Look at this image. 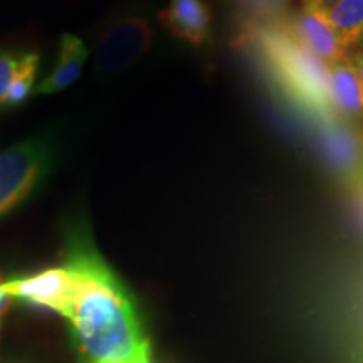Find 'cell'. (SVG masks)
I'll list each match as a JSON object with an SVG mask.
<instances>
[{
    "mask_svg": "<svg viewBox=\"0 0 363 363\" xmlns=\"http://www.w3.org/2000/svg\"><path fill=\"white\" fill-rule=\"evenodd\" d=\"M291 0H239V4L256 16H272L283 12Z\"/></svg>",
    "mask_w": 363,
    "mask_h": 363,
    "instance_id": "cell-12",
    "label": "cell"
},
{
    "mask_svg": "<svg viewBox=\"0 0 363 363\" xmlns=\"http://www.w3.org/2000/svg\"><path fill=\"white\" fill-rule=\"evenodd\" d=\"M357 192H360V194H362V195H363V179H362V184H360V189H358V190H357Z\"/></svg>",
    "mask_w": 363,
    "mask_h": 363,
    "instance_id": "cell-17",
    "label": "cell"
},
{
    "mask_svg": "<svg viewBox=\"0 0 363 363\" xmlns=\"http://www.w3.org/2000/svg\"><path fill=\"white\" fill-rule=\"evenodd\" d=\"M293 30L299 43L326 66L350 57V51L330 24L326 13L318 9L301 6L293 19Z\"/></svg>",
    "mask_w": 363,
    "mask_h": 363,
    "instance_id": "cell-5",
    "label": "cell"
},
{
    "mask_svg": "<svg viewBox=\"0 0 363 363\" xmlns=\"http://www.w3.org/2000/svg\"><path fill=\"white\" fill-rule=\"evenodd\" d=\"M51 162V145L39 138L0 152V219L34 192L48 175Z\"/></svg>",
    "mask_w": 363,
    "mask_h": 363,
    "instance_id": "cell-2",
    "label": "cell"
},
{
    "mask_svg": "<svg viewBox=\"0 0 363 363\" xmlns=\"http://www.w3.org/2000/svg\"><path fill=\"white\" fill-rule=\"evenodd\" d=\"M4 281H6V279H4V276H2V272H0V284H2V283H4Z\"/></svg>",
    "mask_w": 363,
    "mask_h": 363,
    "instance_id": "cell-18",
    "label": "cell"
},
{
    "mask_svg": "<svg viewBox=\"0 0 363 363\" xmlns=\"http://www.w3.org/2000/svg\"><path fill=\"white\" fill-rule=\"evenodd\" d=\"M340 0H303V6L318 9L321 12H328L330 9H333Z\"/></svg>",
    "mask_w": 363,
    "mask_h": 363,
    "instance_id": "cell-13",
    "label": "cell"
},
{
    "mask_svg": "<svg viewBox=\"0 0 363 363\" xmlns=\"http://www.w3.org/2000/svg\"><path fill=\"white\" fill-rule=\"evenodd\" d=\"M4 289L13 299L29 303V305L48 308L57 315H65L71 298L72 278L65 266L49 267L40 272L22 278L4 281Z\"/></svg>",
    "mask_w": 363,
    "mask_h": 363,
    "instance_id": "cell-4",
    "label": "cell"
},
{
    "mask_svg": "<svg viewBox=\"0 0 363 363\" xmlns=\"http://www.w3.org/2000/svg\"><path fill=\"white\" fill-rule=\"evenodd\" d=\"M325 13L348 51L363 43V0H340Z\"/></svg>",
    "mask_w": 363,
    "mask_h": 363,
    "instance_id": "cell-9",
    "label": "cell"
},
{
    "mask_svg": "<svg viewBox=\"0 0 363 363\" xmlns=\"http://www.w3.org/2000/svg\"><path fill=\"white\" fill-rule=\"evenodd\" d=\"M160 21L175 38L194 45L206 44L212 38V13L203 0H170Z\"/></svg>",
    "mask_w": 363,
    "mask_h": 363,
    "instance_id": "cell-6",
    "label": "cell"
},
{
    "mask_svg": "<svg viewBox=\"0 0 363 363\" xmlns=\"http://www.w3.org/2000/svg\"><path fill=\"white\" fill-rule=\"evenodd\" d=\"M88 56L89 51L83 40L72 34L62 35L59 40L56 65L43 79V83L34 89V94H54L69 88L79 78Z\"/></svg>",
    "mask_w": 363,
    "mask_h": 363,
    "instance_id": "cell-7",
    "label": "cell"
},
{
    "mask_svg": "<svg viewBox=\"0 0 363 363\" xmlns=\"http://www.w3.org/2000/svg\"><path fill=\"white\" fill-rule=\"evenodd\" d=\"M62 266L72 278L62 318L71 326L84 363H152L150 343L128 289L81 222L67 225Z\"/></svg>",
    "mask_w": 363,
    "mask_h": 363,
    "instance_id": "cell-1",
    "label": "cell"
},
{
    "mask_svg": "<svg viewBox=\"0 0 363 363\" xmlns=\"http://www.w3.org/2000/svg\"><path fill=\"white\" fill-rule=\"evenodd\" d=\"M12 299L13 298L11 296V294H9L6 289H4V283L0 284V323H2V318L7 313L9 306H11Z\"/></svg>",
    "mask_w": 363,
    "mask_h": 363,
    "instance_id": "cell-14",
    "label": "cell"
},
{
    "mask_svg": "<svg viewBox=\"0 0 363 363\" xmlns=\"http://www.w3.org/2000/svg\"><path fill=\"white\" fill-rule=\"evenodd\" d=\"M0 363H27V362L26 360H21V358H16V357L0 355Z\"/></svg>",
    "mask_w": 363,
    "mask_h": 363,
    "instance_id": "cell-16",
    "label": "cell"
},
{
    "mask_svg": "<svg viewBox=\"0 0 363 363\" xmlns=\"http://www.w3.org/2000/svg\"><path fill=\"white\" fill-rule=\"evenodd\" d=\"M328 93L343 116L363 126V88L352 57L328 66Z\"/></svg>",
    "mask_w": 363,
    "mask_h": 363,
    "instance_id": "cell-8",
    "label": "cell"
},
{
    "mask_svg": "<svg viewBox=\"0 0 363 363\" xmlns=\"http://www.w3.org/2000/svg\"><path fill=\"white\" fill-rule=\"evenodd\" d=\"M21 61L22 54L19 52L0 51V108H2L4 98H6L9 88H11L13 78H16Z\"/></svg>",
    "mask_w": 363,
    "mask_h": 363,
    "instance_id": "cell-11",
    "label": "cell"
},
{
    "mask_svg": "<svg viewBox=\"0 0 363 363\" xmlns=\"http://www.w3.org/2000/svg\"><path fill=\"white\" fill-rule=\"evenodd\" d=\"M39 56L35 52L22 54V61L19 69H17L16 78H13L11 88H9L6 98H4L2 108L19 106L26 101L30 94H34V81L38 74Z\"/></svg>",
    "mask_w": 363,
    "mask_h": 363,
    "instance_id": "cell-10",
    "label": "cell"
},
{
    "mask_svg": "<svg viewBox=\"0 0 363 363\" xmlns=\"http://www.w3.org/2000/svg\"><path fill=\"white\" fill-rule=\"evenodd\" d=\"M152 40V29L143 17H126L106 30L98 44L96 69L111 74L136 61L147 51Z\"/></svg>",
    "mask_w": 363,
    "mask_h": 363,
    "instance_id": "cell-3",
    "label": "cell"
},
{
    "mask_svg": "<svg viewBox=\"0 0 363 363\" xmlns=\"http://www.w3.org/2000/svg\"><path fill=\"white\" fill-rule=\"evenodd\" d=\"M353 59V65H355V71H357V76H358V79H360V83H362V88H363V51L362 52H358L355 57H352Z\"/></svg>",
    "mask_w": 363,
    "mask_h": 363,
    "instance_id": "cell-15",
    "label": "cell"
}]
</instances>
